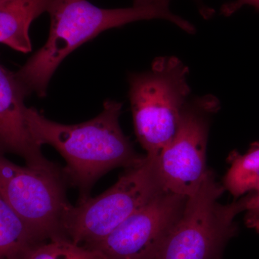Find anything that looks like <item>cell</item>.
<instances>
[{
    "instance_id": "cell-1",
    "label": "cell",
    "mask_w": 259,
    "mask_h": 259,
    "mask_svg": "<svg viewBox=\"0 0 259 259\" xmlns=\"http://www.w3.org/2000/svg\"><path fill=\"white\" fill-rule=\"evenodd\" d=\"M122 104L107 100L92 120L64 125L47 118L33 107L25 110L30 135L37 145L53 146L66 161L63 175L79 190V202L100 177L117 167L136 166L145 156L138 154L121 129Z\"/></svg>"
},
{
    "instance_id": "cell-5",
    "label": "cell",
    "mask_w": 259,
    "mask_h": 259,
    "mask_svg": "<svg viewBox=\"0 0 259 259\" xmlns=\"http://www.w3.org/2000/svg\"><path fill=\"white\" fill-rule=\"evenodd\" d=\"M224 190L208 169L197 192L187 197L156 259H223L227 243L238 231L235 218L245 212L250 196L222 204L218 200Z\"/></svg>"
},
{
    "instance_id": "cell-15",
    "label": "cell",
    "mask_w": 259,
    "mask_h": 259,
    "mask_svg": "<svg viewBox=\"0 0 259 259\" xmlns=\"http://www.w3.org/2000/svg\"><path fill=\"white\" fill-rule=\"evenodd\" d=\"M244 6L253 7L259 12V0H235L226 3L221 8V14L226 17L231 16Z\"/></svg>"
},
{
    "instance_id": "cell-7",
    "label": "cell",
    "mask_w": 259,
    "mask_h": 259,
    "mask_svg": "<svg viewBox=\"0 0 259 259\" xmlns=\"http://www.w3.org/2000/svg\"><path fill=\"white\" fill-rule=\"evenodd\" d=\"M220 106L218 97L212 95L186 103L176 134L157 156L165 190L187 197L198 190L208 171L206 151L211 118Z\"/></svg>"
},
{
    "instance_id": "cell-12",
    "label": "cell",
    "mask_w": 259,
    "mask_h": 259,
    "mask_svg": "<svg viewBox=\"0 0 259 259\" xmlns=\"http://www.w3.org/2000/svg\"><path fill=\"white\" fill-rule=\"evenodd\" d=\"M225 177L224 187L234 197L259 189V142L253 143L243 154L234 152Z\"/></svg>"
},
{
    "instance_id": "cell-16",
    "label": "cell",
    "mask_w": 259,
    "mask_h": 259,
    "mask_svg": "<svg viewBox=\"0 0 259 259\" xmlns=\"http://www.w3.org/2000/svg\"><path fill=\"white\" fill-rule=\"evenodd\" d=\"M194 2L197 4L199 13L204 19H208L214 14V10L207 6L202 0H194Z\"/></svg>"
},
{
    "instance_id": "cell-6",
    "label": "cell",
    "mask_w": 259,
    "mask_h": 259,
    "mask_svg": "<svg viewBox=\"0 0 259 259\" xmlns=\"http://www.w3.org/2000/svg\"><path fill=\"white\" fill-rule=\"evenodd\" d=\"M64 179L54 163L20 166L0 151V195L40 241L65 237L63 223L71 204Z\"/></svg>"
},
{
    "instance_id": "cell-10",
    "label": "cell",
    "mask_w": 259,
    "mask_h": 259,
    "mask_svg": "<svg viewBox=\"0 0 259 259\" xmlns=\"http://www.w3.org/2000/svg\"><path fill=\"white\" fill-rule=\"evenodd\" d=\"M51 0H0V42L18 52L32 50L30 25Z\"/></svg>"
},
{
    "instance_id": "cell-11",
    "label": "cell",
    "mask_w": 259,
    "mask_h": 259,
    "mask_svg": "<svg viewBox=\"0 0 259 259\" xmlns=\"http://www.w3.org/2000/svg\"><path fill=\"white\" fill-rule=\"evenodd\" d=\"M39 242L0 195V259H23Z\"/></svg>"
},
{
    "instance_id": "cell-4",
    "label": "cell",
    "mask_w": 259,
    "mask_h": 259,
    "mask_svg": "<svg viewBox=\"0 0 259 259\" xmlns=\"http://www.w3.org/2000/svg\"><path fill=\"white\" fill-rule=\"evenodd\" d=\"M164 190L157 156L146 155L139 164L125 168L109 190L71 205L63 223L64 236L89 248Z\"/></svg>"
},
{
    "instance_id": "cell-14",
    "label": "cell",
    "mask_w": 259,
    "mask_h": 259,
    "mask_svg": "<svg viewBox=\"0 0 259 259\" xmlns=\"http://www.w3.org/2000/svg\"><path fill=\"white\" fill-rule=\"evenodd\" d=\"M245 212V224L259 233V189L250 194Z\"/></svg>"
},
{
    "instance_id": "cell-9",
    "label": "cell",
    "mask_w": 259,
    "mask_h": 259,
    "mask_svg": "<svg viewBox=\"0 0 259 259\" xmlns=\"http://www.w3.org/2000/svg\"><path fill=\"white\" fill-rule=\"evenodd\" d=\"M28 95L15 73L0 64V151L16 153L28 166H51L29 131L24 102Z\"/></svg>"
},
{
    "instance_id": "cell-8",
    "label": "cell",
    "mask_w": 259,
    "mask_h": 259,
    "mask_svg": "<svg viewBox=\"0 0 259 259\" xmlns=\"http://www.w3.org/2000/svg\"><path fill=\"white\" fill-rule=\"evenodd\" d=\"M187 199L163 191L88 248L96 250L104 259H156L182 215Z\"/></svg>"
},
{
    "instance_id": "cell-2",
    "label": "cell",
    "mask_w": 259,
    "mask_h": 259,
    "mask_svg": "<svg viewBox=\"0 0 259 259\" xmlns=\"http://www.w3.org/2000/svg\"><path fill=\"white\" fill-rule=\"evenodd\" d=\"M170 2L105 9L88 0H51L47 11L51 19L47 41L15 75L28 95L35 93L44 97L51 77L66 56L105 30L140 20L162 19L187 33H195L192 23L172 13Z\"/></svg>"
},
{
    "instance_id": "cell-13",
    "label": "cell",
    "mask_w": 259,
    "mask_h": 259,
    "mask_svg": "<svg viewBox=\"0 0 259 259\" xmlns=\"http://www.w3.org/2000/svg\"><path fill=\"white\" fill-rule=\"evenodd\" d=\"M23 259H104L96 250L75 244L65 237L35 245Z\"/></svg>"
},
{
    "instance_id": "cell-3",
    "label": "cell",
    "mask_w": 259,
    "mask_h": 259,
    "mask_svg": "<svg viewBox=\"0 0 259 259\" xmlns=\"http://www.w3.org/2000/svg\"><path fill=\"white\" fill-rule=\"evenodd\" d=\"M188 74L180 59L162 56L149 71L128 76L135 131L148 156H158L176 134L191 93Z\"/></svg>"
},
{
    "instance_id": "cell-17",
    "label": "cell",
    "mask_w": 259,
    "mask_h": 259,
    "mask_svg": "<svg viewBox=\"0 0 259 259\" xmlns=\"http://www.w3.org/2000/svg\"><path fill=\"white\" fill-rule=\"evenodd\" d=\"M162 1H166V0H134V5L135 6H143V5L156 4V3Z\"/></svg>"
}]
</instances>
